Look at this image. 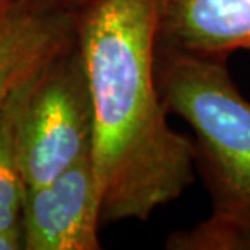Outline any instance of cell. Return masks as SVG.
<instances>
[{"instance_id": "obj_1", "label": "cell", "mask_w": 250, "mask_h": 250, "mask_svg": "<svg viewBox=\"0 0 250 250\" xmlns=\"http://www.w3.org/2000/svg\"><path fill=\"white\" fill-rule=\"evenodd\" d=\"M159 0H88L77 42L93 103L101 223L146 221L193 182L195 145L167 124L156 82Z\"/></svg>"}, {"instance_id": "obj_10", "label": "cell", "mask_w": 250, "mask_h": 250, "mask_svg": "<svg viewBox=\"0 0 250 250\" xmlns=\"http://www.w3.org/2000/svg\"><path fill=\"white\" fill-rule=\"evenodd\" d=\"M15 2V0H0V12H2V10H5L8 7V5H12Z\"/></svg>"}, {"instance_id": "obj_11", "label": "cell", "mask_w": 250, "mask_h": 250, "mask_svg": "<svg viewBox=\"0 0 250 250\" xmlns=\"http://www.w3.org/2000/svg\"><path fill=\"white\" fill-rule=\"evenodd\" d=\"M31 2H41V0H31ZM46 2H47V0H46Z\"/></svg>"}, {"instance_id": "obj_3", "label": "cell", "mask_w": 250, "mask_h": 250, "mask_svg": "<svg viewBox=\"0 0 250 250\" xmlns=\"http://www.w3.org/2000/svg\"><path fill=\"white\" fill-rule=\"evenodd\" d=\"M93 143V103L78 42L29 83L17 122L18 161L26 188L54 181Z\"/></svg>"}, {"instance_id": "obj_5", "label": "cell", "mask_w": 250, "mask_h": 250, "mask_svg": "<svg viewBox=\"0 0 250 250\" xmlns=\"http://www.w3.org/2000/svg\"><path fill=\"white\" fill-rule=\"evenodd\" d=\"M77 42V12L15 0L0 12V107Z\"/></svg>"}, {"instance_id": "obj_4", "label": "cell", "mask_w": 250, "mask_h": 250, "mask_svg": "<svg viewBox=\"0 0 250 250\" xmlns=\"http://www.w3.org/2000/svg\"><path fill=\"white\" fill-rule=\"evenodd\" d=\"M101 223L91 158L54 181L26 188L21 211L24 250H98Z\"/></svg>"}, {"instance_id": "obj_2", "label": "cell", "mask_w": 250, "mask_h": 250, "mask_svg": "<svg viewBox=\"0 0 250 250\" xmlns=\"http://www.w3.org/2000/svg\"><path fill=\"white\" fill-rule=\"evenodd\" d=\"M156 82L167 112L192 128L211 195V214L172 234L167 249L250 250V103L216 59L156 47Z\"/></svg>"}, {"instance_id": "obj_8", "label": "cell", "mask_w": 250, "mask_h": 250, "mask_svg": "<svg viewBox=\"0 0 250 250\" xmlns=\"http://www.w3.org/2000/svg\"><path fill=\"white\" fill-rule=\"evenodd\" d=\"M0 250H24L21 226L0 229Z\"/></svg>"}, {"instance_id": "obj_9", "label": "cell", "mask_w": 250, "mask_h": 250, "mask_svg": "<svg viewBox=\"0 0 250 250\" xmlns=\"http://www.w3.org/2000/svg\"><path fill=\"white\" fill-rule=\"evenodd\" d=\"M49 3L56 5V7H61V8H65V10H73V12H77V10L84 5L88 2V0H47Z\"/></svg>"}, {"instance_id": "obj_6", "label": "cell", "mask_w": 250, "mask_h": 250, "mask_svg": "<svg viewBox=\"0 0 250 250\" xmlns=\"http://www.w3.org/2000/svg\"><path fill=\"white\" fill-rule=\"evenodd\" d=\"M156 47L216 61L250 49V0H159Z\"/></svg>"}, {"instance_id": "obj_7", "label": "cell", "mask_w": 250, "mask_h": 250, "mask_svg": "<svg viewBox=\"0 0 250 250\" xmlns=\"http://www.w3.org/2000/svg\"><path fill=\"white\" fill-rule=\"evenodd\" d=\"M33 80L21 84L0 107V229L21 226L26 184L18 161L17 122L23 98Z\"/></svg>"}]
</instances>
